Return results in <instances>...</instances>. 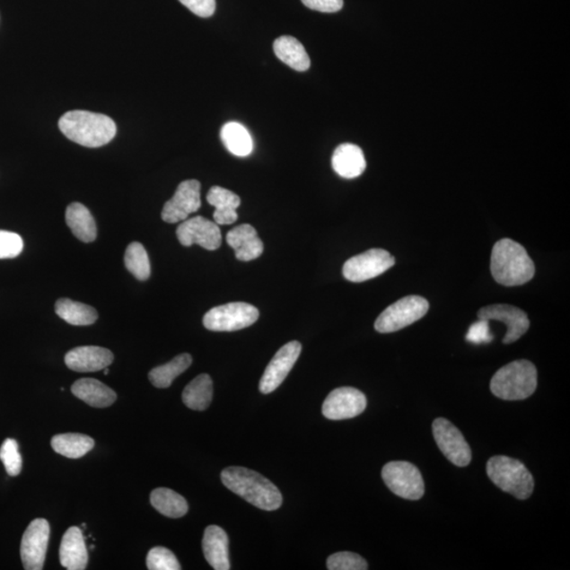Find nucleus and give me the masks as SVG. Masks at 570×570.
Listing matches in <instances>:
<instances>
[{
  "label": "nucleus",
  "instance_id": "obj_12",
  "mask_svg": "<svg viewBox=\"0 0 570 570\" xmlns=\"http://www.w3.org/2000/svg\"><path fill=\"white\" fill-rule=\"evenodd\" d=\"M201 184L197 180H188L178 186L175 195L165 203L162 219L166 224L185 221L201 207Z\"/></svg>",
  "mask_w": 570,
  "mask_h": 570
},
{
  "label": "nucleus",
  "instance_id": "obj_37",
  "mask_svg": "<svg viewBox=\"0 0 570 570\" xmlns=\"http://www.w3.org/2000/svg\"><path fill=\"white\" fill-rule=\"evenodd\" d=\"M466 340L474 345L489 344L494 340V335L490 333L489 321L479 320L473 323L466 335Z\"/></svg>",
  "mask_w": 570,
  "mask_h": 570
},
{
  "label": "nucleus",
  "instance_id": "obj_10",
  "mask_svg": "<svg viewBox=\"0 0 570 570\" xmlns=\"http://www.w3.org/2000/svg\"><path fill=\"white\" fill-rule=\"evenodd\" d=\"M434 440L446 459L458 467L470 464L472 452L461 432L446 418H436L432 425Z\"/></svg>",
  "mask_w": 570,
  "mask_h": 570
},
{
  "label": "nucleus",
  "instance_id": "obj_21",
  "mask_svg": "<svg viewBox=\"0 0 570 570\" xmlns=\"http://www.w3.org/2000/svg\"><path fill=\"white\" fill-rule=\"evenodd\" d=\"M332 165L338 175L346 179L362 176L367 167L362 148L354 144H341L335 149Z\"/></svg>",
  "mask_w": 570,
  "mask_h": 570
},
{
  "label": "nucleus",
  "instance_id": "obj_33",
  "mask_svg": "<svg viewBox=\"0 0 570 570\" xmlns=\"http://www.w3.org/2000/svg\"><path fill=\"white\" fill-rule=\"evenodd\" d=\"M0 460L10 477H16L21 473L22 459L18 443L13 439H7L0 447Z\"/></svg>",
  "mask_w": 570,
  "mask_h": 570
},
{
  "label": "nucleus",
  "instance_id": "obj_9",
  "mask_svg": "<svg viewBox=\"0 0 570 570\" xmlns=\"http://www.w3.org/2000/svg\"><path fill=\"white\" fill-rule=\"evenodd\" d=\"M395 264V258L389 251L373 249L350 258L342 268L345 278L351 282L373 279L388 271Z\"/></svg>",
  "mask_w": 570,
  "mask_h": 570
},
{
  "label": "nucleus",
  "instance_id": "obj_26",
  "mask_svg": "<svg viewBox=\"0 0 570 570\" xmlns=\"http://www.w3.org/2000/svg\"><path fill=\"white\" fill-rule=\"evenodd\" d=\"M214 386L212 377L207 374L197 376L184 389L183 403L195 411L206 410L212 403Z\"/></svg>",
  "mask_w": 570,
  "mask_h": 570
},
{
  "label": "nucleus",
  "instance_id": "obj_38",
  "mask_svg": "<svg viewBox=\"0 0 570 570\" xmlns=\"http://www.w3.org/2000/svg\"><path fill=\"white\" fill-rule=\"evenodd\" d=\"M179 2L194 14L203 18L213 16L215 11V0H179Z\"/></svg>",
  "mask_w": 570,
  "mask_h": 570
},
{
  "label": "nucleus",
  "instance_id": "obj_29",
  "mask_svg": "<svg viewBox=\"0 0 570 570\" xmlns=\"http://www.w3.org/2000/svg\"><path fill=\"white\" fill-rule=\"evenodd\" d=\"M150 503L165 517L182 518L189 512V504L182 495L168 488H157L150 495Z\"/></svg>",
  "mask_w": 570,
  "mask_h": 570
},
{
  "label": "nucleus",
  "instance_id": "obj_22",
  "mask_svg": "<svg viewBox=\"0 0 570 570\" xmlns=\"http://www.w3.org/2000/svg\"><path fill=\"white\" fill-rule=\"evenodd\" d=\"M77 399L94 408H107L117 400V393L94 378H82L71 388Z\"/></svg>",
  "mask_w": 570,
  "mask_h": 570
},
{
  "label": "nucleus",
  "instance_id": "obj_39",
  "mask_svg": "<svg viewBox=\"0 0 570 570\" xmlns=\"http://www.w3.org/2000/svg\"><path fill=\"white\" fill-rule=\"evenodd\" d=\"M305 7L322 13H335L344 7V0H302Z\"/></svg>",
  "mask_w": 570,
  "mask_h": 570
},
{
  "label": "nucleus",
  "instance_id": "obj_34",
  "mask_svg": "<svg viewBox=\"0 0 570 570\" xmlns=\"http://www.w3.org/2000/svg\"><path fill=\"white\" fill-rule=\"evenodd\" d=\"M147 568L150 570H180L181 566L172 551L165 548H153L147 555Z\"/></svg>",
  "mask_w": 570,
  "mask_h": 570
},
{
  "label": "nucleus",
  "instance_id": "obj_30",
  "mask_svg": "<svg viewBox=\"0 0 570 570\" xmlns=\"http://www.w3.org/2000/svg\"><path fill=\"white\" fill-rule=\"evenodd\" d=\"M51 446L58 454L68 459H80L94 447L92 437L80 434H65L52 437Z\"/></svg>",
  "mask_w": 570,
  "mask_h": 570
},
{
  "label": "nucleus",
  "instance_id": "obj_23",
  "mask_svg": "<svg viewBox=\"0 0 570 570\" xmlns=\"http://www.w3.org/2000/svg\"><path fill=\"white\" fill-rule=\"evenodd\" d=\"M207 202L214 206V220L218 225H230L238 219L237 208L241 204L239 196L232 191L213 186L207 194Z\"/></svg>",
  "mask_w": 570,
  "mask_h": 570
},
{
  "label": "nucleus",
  "instance_id": "obj_27",
  "mask_svg": "<svg viewBox=\"0 0 570 570\" xmlns=\"http://www.w3.org/2000/svg\"><path fill=\"white\" fill-rule=\"evenodd\" d=\"M56 313L69 325L77 327L92 326L99 317L94 308L67 298L57 300Z\"/></svg>",
  "mask_w": 570,
  "mask_h": 570
},
{
  "label": "nucleus",
  "instance_id": "obj_1",
  "mask_svg": "<svg viewBox=\"0 0 570 570\" xmlns=\"http://www.w3.org/2000/svg\"><path fill=\"white\" fill-rule=\"evenodd\" d=\"M221 481L255 507L273 512L282 505V495L276 486L260 473L243 467H228L221 473Z\"/></svg>",
  "mask_w": 570,
  "mask_h": 570
},
{
  "label": "nucleus",
  "instance_id": "obj_17",
  "mask_svg": "<svg viewBox=\"0 0 570 570\" xmlns=\"http://www.w3.org/2000/svg\"><path fill=\"white\" fill-rule=\"evenodd\" d=\"M113 359L110 350L101 346H86L75 347L66 354L65 363L72 371L88 373V372H98L110 367Z\"/></svg>",
  "mask_w": 570,
  "mask_h": 570
},
{
  "label": "nucleus",
  "instance_id": "obj_19",
  "mask_svg": "<svg viewBox=\"0 0 570 570\" xmlns=\"http://www.w3.org/2000/svg\"><path fill=\"white\" fill-rule=\"evenodd\" d=\"M59 560L66 569L83 570L86 568L88 550L81 528L74 526L66 531L61 548H59Z\"/></svg>",
  "mask_w": 570,
  "mask_h": 570
},
{
  "label": "nucleus",
  "instance_id": "obj_14",
  "mask_svg": "<svg viewBox=\"0 0 570 570\" xmlns=\"http://www.w3.org/2000/svg\"><path fill=\"white\" fill-rule=\"evenodd\" d=\"M177 237L180 243L188 248L197 244L207 250H215L222 243L218 224L201 215L183 221V224L178 227Z\"/></svg>",
  "mask_w": 570,
  "mask_h": 570
},
{
  "label": "nucleus",
  "instance_id": "obj_7",
  "mask_svg": "<svg viewBox=\"0 0 570 570\" xmlns=\"http://www.w3.org/2000/svg\"><path fill=\"white\" fill-rule=\"evenodd\" d=\"M259 318V311L245 303H231L209 310L203 318V325L209 331L233 332L249 328Z\"/></svg>",
  "mask_w": 570,
  "mask_h": 570
},
{
  "label": "nucleus",
  "instance_id": "obj_13",
  "mask_svg": "<svg viewBox=\"0 0 570 570\" xmlns=\"http://www.w3.org/2000/svg\"><path fill=\"white\" fill-rule=\"evenodd\" d=\"M365 408L367 398L362 391L355 388L342 387L328 395L322 406V414L331 421H342L358 417Z\"/></svg>",
  "mask_w": 570,
  "mask_h": 570
},
{
  "label": "nucleus",
  "instance_id": "obj_25",
  "mask_svg": "<svg viewBox=\"0 0 570 570\" xmlns=\"http://www.w3.org/2000/svg\"><path fill=\"white\" fill-rule=\"evenodd\" d=\"M274 52L281 62L294 70L307 71L311 66L309 54L300 41L293 36H280L274 41Z\"/></svg>",
  "mask_w": 570,
  "mask_h": 570
},
{
  "label": "nucleus",
  "instance_id": "obj_15",
  "mask_svg": "<svg viewBox=\"0 0 570 570\" xmlns=\"http://www.w3.org/2000/svg\"><path fill=\"white\" fill-rule=\"evenodd\" d=\"M303 346L298 341H291L276 353L261 377L259 389L263 394H269L279 388L295 365Z\"/></svg>",
  "mask_w": 570,
  "mask_h": 570
},
{
  "label": "nucleus",
  "instance_id": "obj_8",
  "mask_svg": "<svg viewBox=\"0 0 570 570\" xmlns=\"http://www.w3.org/2000/svg\"><path fill=\"white\" fill-rule=\"evenodd\" d=\"M381 477L394 495L410 501L421 500L425 484L421 471L408 461H391L382 468Z\"/></svg>",
  "mask_w": 570,
  "mask_h": 570
},
{
  "label": "nucleus",
  "instance_id": "obj_3",
  "mask_svg": "<svg viewBox=\"0 0 570 570\" xmlns=\"http://www.w3.org/2000/svg\"><path fill=\"white\" fill-rule=\"evenodd\" d=\"M58 127L70 141L89 148L104 146L117 136V125L111 118L85 110L65 113Z\"/></svg>",
  "mask_w": 570,
  "mask_h": 570
},
{
  "label": "nucleus",
  "instance_id": "obj_18",
  "mask_svg": "<svg viewBox=\"0 0 570 570\" xmlns=\"http://www.w3.org/2000/svg\"><path fill=\"white\" fill-rule=\"evenodd\" d=\"M226 242L235 250L240 261H251L259 258L264 250L257 231L250 224L239 225L227 232Z\"/></svg>",
  "mask_w": 570,
  "mask_h": 570
},
{
  "label": "nucleus",
  "instance_id": "obj_16",
  "mask_svg": "<svg viewBox=\"0 0 570 570\" xmlns=\"http://www.w3.org/2000/svg\"><path fill=\"white\" fill-rule=\"evenodd\" d=\"M479 320H495L505 323L507 333L503 342L505 345L519 340L531 327V321L524 311L509 304H492L478 311Z\"/></svg>",
  "mask_w": 570,
  "mask_h": 570
},
{
  "label": "nucleus",
  "instance_id": "obj_2",
  "mask_svg": "<svg viewBox=\"0 0 570 570\" xmlns=\"http://www.w3.org/2000/svg\"><path fill=\"white\" fill-rule=\"evenodd\" d=\"M490 269L497 284L504 286L523 285L536 273L535 263L526 250L512 239H502L495 244Z\"/></svg>",
  "mask_w": 570,
  "mask_h": 570
},
{
  "label": "nucleus",
  "instance_id": "obj_35",
  "mask_svg": "<svg viewBox=\"0 0 570 570\" xmlns=\"http://www.w3.org/2000/svg\"><path fill=\"white\" fill-rule=\"evenodd\" d=\"M327 567L329 570H367L368 563L357 554L342 551L329 557Z\"/></svg>",
  "mask_w": 570,
  "mask_h": 570
},
{
  "label": "nucleus",
  "instance_id": "obj_6",
  "mask_svg": "<svg viewBox=\"0 0 570 570\" xmlns=\"http://www.w3.org/2000/svg\"><path fill=\"white\" fill-rule=\"evenodd\" d=\"M428 311L429 303L424 297L411 295L401 298L378 316L375 329L382 334L398 332L422 320Z\"/></svg>",
  "mask_w": 570,
  "mask_h": 570
},
{
  "label": "nucleus",
  "instance_id": "obj_24",
  "mask_svg": "<svg viewBox=\"0 0 570 570\" xmlns=\"http://www.w3.org/2000/svg\"><path fill=\"white\" fill-rule=\"evenodd\" d=\"M66 222L74 235L81 241L90 243L97 239L98 230L93 215L83 204H70L66 211Z\"/></svg>",
  "mask_w": 570,
  "mask_h": 570
},
{
  "label": "nucleus",
  "instance_id": "obj_36",
  "mask_svg": "<svg viewBox=\"0 0 570 570\" xmlns=\"http://www.w3.org/2000/svg\"><path fill=\"white\" fill-rule=\"evenodd\" d=\"M22 238L18 233L0 231V259H13L22 254Z\"/></svg>",
  "mask_w": 570,
  "mask_h": 570
},
{
  "label": "nucleus",
  "instance_id": "obj_5",
  "mask_svg": "<svg viewBox=\"0 0 570 570\" xmlns=\"http://www.w3.org/2000/svg\"><path fill=\"white\" fill-rule=\"evenodd\" d=\"M486 469L491 482L504 492L519 500H527L532 495L535 488L532 474L519 460L496 455L488 460Z\"/></svg>",
  "mask_w": 570,
  "mask_h": 570
},
{
  "label": "nucleus",
  "instance_id": "obj_20",
  "mask_svg": "<svg viewBox=\"0 0 570 570\" xmlns=\"http://www.w3.org/2000/svg\"><path fill=\"white\" fill-rule=\"evenodd\" d=\"M202 548L206 561L214 569H231L230 557H228V537L221 527L211 525L206 528Z\"/></svg>",
  "mask_w": 570,
  "mask_h": 570
},
{
  "label": "nucleus",
  "instance_id": "obj_31",
  "mask_svg": "<svg viewBox=\"0 0 570 570\" xmlns=\"http://www.w3.org/2000/svg\"><path fill=\"white\" fill-rule=\"evenodd\" d=\"M191 364H193V357L188 353L181 354V355L173 358L171 362L150 371L149 381L154 387L161 389L170 388L172 381L179 375L184 373Z\"/></svg>",
  "mask_w": 570,
  "mask_h": 570
},
{
  "label": "nucleus",
  "instance_id": "obj_11",
  "mask_svg": "<svg viewBox=\"0 0 570 570\" xmlns=\"http://www.w3.org/2000/svg\"><path fill=\"white\" fill-rule=\"evenodd\" d=\"M50 525L45 519H36L29 524L21 544V557L23 568L41 570L44 568Z\"/></svg>",
  "mask_w": 570,
  "mask_h": 570
},
{
  "label": "nucleus",
  "instance_id": "obj_32",
  "mask_svg": "<svg viewBox=\"0 0 570 570\" xmlns=\"http://www.w3.org/2000/svg\"><path fill=\"white\" fill-rule=\"evenodd\" d=\"M125 267L137 280L145 281L150 277L152 268L147 251L139 242H132L126 250Z\"/></svg>",
  "mask_w": 570,
  "mask_h": 570
},
{
  "label": "nucleus",
  "instance_id": "obj_4",
  "mask_svg": "<svg viewBox=\"0 0 570 570\" xmlns=\"http://www.w3.org/2000/svg\"><path fill=\"white\" fill-rule=\"evenodd\" d=\"M538 386V372L528 360L513 362L501 368L492 377L491 392L504 400H522L535 393Z\"/></svg>",
  "mask_w": 570,
  "mask_h": 570
},
{
  "label": "nucleus",
  "instance_id": "obj_28",
  "mask_svg": "<svg viewBox=\"0 0 570 570\" xmlns=\"http://www.w3.org/2000/svg\"><path fill=\"white\" fill-rule=\"evenodd\" d=\"M220 136L228 152L237 157H248L253 153V139L243 125L236 122L227 123L222 127Z\"/></svg>",
  "mask_w": 570,
  "mask_h": 570
},
{
  "label": "nucleus",
  "instance_id": "obj_40",
  "mask_svg": "<svg viewBox=\"0 0 570 570\" xmlns=\"http://www.w3.org/2000/svg\"><path fill=\"white\" fill-rule=\"evenodd\" d=\"M104 374H105V375L110 374V369L105 368V369H104Z\"/></svg>",
  "mask_w": 570,
  "mask_h": 570
}]
</instances>
